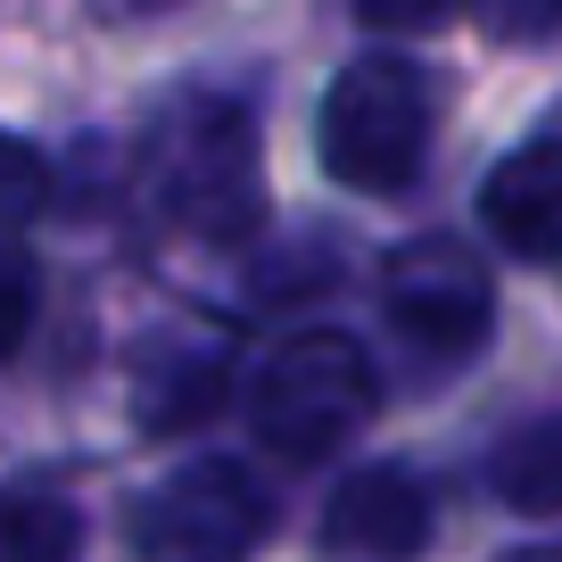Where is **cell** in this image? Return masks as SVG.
<instances>
[{
	"mask_svg": "<svg viewBox=\"0 0 562 562\" xmlns=\"http://www.w3.org/2000/svg\"><path fill=\"white\" fill-rule=\"evenodd\" d=\"M42 207H50V166H42V149L25 133L0 124V240L18 224H34Z\"/></svg>",
	"mask_w": 562,
	"mask_h": 562,
	"instance_id": "11",
	"label": "cell"
},
{
	"mask_svg": "<svg viewBox=\"0 0 562 562\" xmlns=\"http://www.w3.org/2000/svg\"><path fill=\"white\" fill-rule=\"evenodd\" d=\"M224 405V348L207 339H166L140 364V430H199Z\"/></svg>",
	"mask_w": 562,
	"mask_h": 562,
	"instance_id": "8",
	"label": "cell"
},
{
	"mask_svg": "<svg viewBox=\"0 0 562 562\" xmlns=\"http://www.w3.org/2000/svg\"><path fill=\"white\" fill-rule=\"evenodd\" d=\"M34 306H42V273H34V257H25L18 240H0V364L25 348V331H34Z\"/></svg>",
	"mask_w": 562,
	"mask_h": 562,
	"instance_id": "12",
	"label": "cell"
},
{
	"mask_svg": "<svg viewBox=\"0 0 562 562\" xmlns=\"http://www.w3.org/2000/svg\"><path fill=\"white\" fill-rule=\"evenodd\" d=\"M158 191L166 215L199 240H248L265 224L257 124L232 100H182L158 133Z\"/></svg>",
	"mask_w": 562,
	"mask_h": 562,
	"instance_id": "3",
	"label": "cell"
},
{
	"mask_svg": "<svg viewBox=\"0 0 562 562\" xmlns=\"http://www.w3.org/2000/svg\"><path fill=\"white\" fill-rule=\"evenodd\" d=\"M480 25H488L496 42H546L562 34V0H472Z\"/></svg>",
	"mask_w": 562,
	"mask_h": 562,
	"instance_id": "13",
	"label": "cell"
},
{
	"mask_svg": "<svg viewBox=\"0 0 562 562\" xmlns=\"http://www.w3.org/2000/svg\"><path fill=\"white\" fill-rule=\"evenodd\" d=\"M265 538H273V488L232 456L182 463L133 505L140 562H248Z\"/></svg>",
	"mask_w": 562,
	"mask_h": 562,
	"instance_id": "4",
	"label": "cell"
},
{
	"mask_svg": "<svg viewBox=\"0 0 562 562\" xmlns=\"http://www.w3.org/2000/svg\"><path fill=\"white\" fill-rule=\"evenodd\" d=\"M422 546H430V488L405 463L348 472L315 521V562H422Z\"/></svg>",
	"mask_w": 562,
	"mask_h": 562,
	"instance_id": "6",
	"label": "cell"
},
{
	"mask_svg": "<svg viewBox=\"0 0 562 562\" xmlns=\"http://www.w3.org/2000/svg\"><path fill=\"white\" fill-rule=\"evenodd\" d=\"M447 9L456 0H356V25H372V34H430Z\"/></svg>",
	"mask_w": 562,
	"mask_h": 562,
	"instance_id": "14",
	"label": "cell"
},
{
	"mask_svg": "<svg viewBox=\"0 0 562 562\" xmlns=\"http://www.w3.org/2000/svg\"><path fill=\"white\" fill-rule=\"evenodd\" d=\"M488 488L513 513H562V414H538L488 447Z\"/></svg>",
	"mask_w": 562,
	"mask_h": 562,
	"instance_id": "9",
	"label": "cell"
},
{
	"mask_svg": "<svg viewBox=\"0 0 562 562\" xmlns=\"http://www.w3.org/2000/svg\"><path fill=\"white\" fill-rule=\"evenodd\" d=\"M315 158L339 191L389 199L430 158V75L397 50H364L331 75L315 116Z\"/></svg>",
	"mask_w": 562,
	"mask_h": 562,
	"instance_id": "1",
	"label": "cell"
},
{
	"mask_svg": "<svg viewBox=\"0 0 562 562\" xmlns=\"http://www.w3.org/2000/svg\"><path fill=\"white\" fill-rule=\"evenodd\" d=\"M480 224L505 257H529V265H554L562 257V133H538L521 149L488 166L480 182Z\"/></svg>",
	"mask_w": 562,
	"mask_h": 562,
	"instance_id": "7",
	"label": "cell"
},
{
	"mask_svg": "<svg viewBox=\"0 0 562 562\" xmlns=\"http://www.w3.org/2000/svg\"><path fill=\"white\" fill-rule=\"evenodd\" d=\"M83 554V513L50 488L0 496V562H75Z\"/></svg>",
	"mask_w": 562,
	"mask_h": 562,
	"instance_id": "10",
	"label": "cell"
},
{
	"mask_svg": "<svg viewBox=\"0 0 562 562\" xmlns=\"http://www.w3.org/2000/svg\"><path fill=\"white\" fill-rule=\"evenodd\" d=\"M496 562H562V538H546V546H513V554H496Z\"/></svg>",
	"mask_w": 562,
	"mask_h": 562,
	"instance_id": "15",
	"label": "cell"
},
{
	"mask_svg": "<svg viewBox=\"0 0 562 562\" xmlns=\"http://www.w3.org/2000/svg\"><path fill=\"white\" fill-rule=\"evenodd\" d=\"M381 315L422 364H472L496 331V290H488V265L472 257L463 240L447 232H422L389 257L381 273Z\"/></svg>",
	"mask_w": 562,
	"mask_h": 562,
	"instance_id": "5",
	"label": "cell"
},
{
	"mask_svg": "<svg viewBox=\"0 0 562 562\" xmlns=\"http://www.w3.org/2000/svg\"><path fill=\"white\" fill-rule=\"evenodd\" d=\"M372 397H381V372L348 331H290L248 381V422L265 456L323 463L372 422Z\"/></svg>",
	"mask_w": 562,
	"mask_h": 562,
	"instance_id": "2",
	"label": "cell"
}]
</instances>
